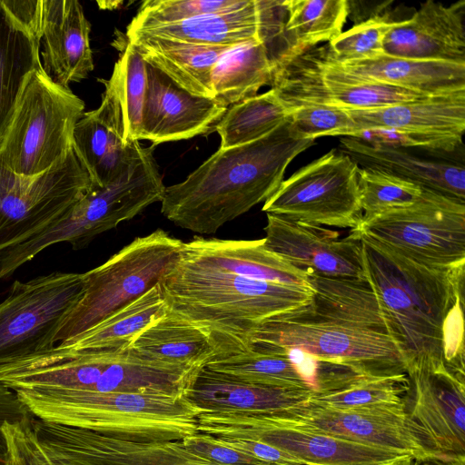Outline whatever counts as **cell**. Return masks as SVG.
I'll use <instances>...</instances> for the list:
<instances>
[{
    "mask_svg": "<svg viewBox=\"0 0 465 465\" xmlns=\"http://www.w3.org/2000/svg\"><path fill=\"white\" fill-rule=\"evenodd\" d=\"M350 233L360 242L364 276L406 369L430 361L464 372V266H426Z\"/></svg>",
    "mask_w": 465,
    "mask_h": 465,
    "instance_id": "obj_1",
    "label": "cell"
},
{
    "mask_svg": "<svg viewBox=\"0 0 465 465\" xmlns=\"http://www.w3.org/2000/svg\"><path fill=\"white\" fill-rule=\"evenodd\" d=\"M309 303L252 330L245 347L296 348L348 365L370 378L406 373L377 299L366 280L308 273Z\"/></svg>",
    "mask_w": 465,
    "mask_h": 465,
    "instance_id": "obj_2",
    "label": "cell"
},
{
    "mask_svg": "<svg viewBox=\"0 0 465 465\" xmlns=\"http://www.w3.org/2000/svg\"><path fill=\"white\" fill-rule=\"evenodd\" d=\"M288 120L254 142L219 148L185 180L166 186L162 214L183 229L210 234L265 202L289 163L314 144L293 139Z\"/></svg>",
    "mask_w": 465,
    "mask_h": 465,
    "instance_id": "obj_3",
    "label": "cell"
},
{
    "mask_svg": "<svg viewBox=\"0 0 465 465\" xmlns=\"http://www.w3.org/2000/svg\"><path fill=\"white\" fill-rule=\"evenodd\" d=\"M158 285L170 310L210 333L214 359L245 351V337L252 330L309 303L312 297L311 286L249 279L180 258Z\"/></svg>",
    "mask_w": 465,
    "mask_h": 465,
    "instance_id": "obj_4",
    "label": "cell"
},
{
    "mask_svg": "<svg viewBox=\"0 0 465 465\" xmlns=\"http://www.w3.org/2000/svg\"><path fill=\"white\" fill-rule=\"evenodd\" d=\"M15 391L36 417L114 438L174 441L198 432L199 411L185 397L59 389Z\"/></svg>",
    "mask_w": 465,
    "mask_h": 465,
    "instance_id": "obj_5",
    "label": "cell"
},
{
    "mask_svg": "<svg viewBox=\"0 0 465 465\" xmlns=\"http://www.w3.org/2000/svg\"><path fill=\"white\" fill-rule=\"evenodd\" d=\"M153 153V147H143L139 141L127 144L115 175L106 184H93L56 222L0 252V280L11 277L55 243L65 242L74 250L83 249L97 235L133 219L149 205L161 203L166 186Z\"/></svg>",
    "mask_w": 465,
    "mask_h": 465,
    "instance_id": "obj_6",
    "label": "cell"
},
{
    "mask_svg": "<svg viewBox=\"0 0 465 465\" xmlns=\"http://www.w3.org/2000/svg\"><path fill=\"white\" fill-rule=\"evenodd\" d=\"M183 242L157 229L132 241L83 273V293L57 329L54 343L70 340L158 285L178 262Z\"/></svg>",
    "mask_w": 465,
    "mask_h": 465,
    "instance_id": "obj_7",
    "label": "cell"
},
{
    "mask_svg": "<svg viewBox=\"0 0 465 465\" xmlns=\"http://www.w3.org/2000/svg\"><path fill=\"white\" fill-rule=\"evenodd\" d=\"M84 103L43 67L29 76L0 143V162L25 176L44 173L73 145Z\"/></svg>",
    "mask_w": 465,
    "mask_h": 465,
    "instance_id": "obj_8",
    "label": "cell"
},
{
    "mask_svg": "<svg viewBox=\"0 0 465 465\" xmlns=\"http://www.w3.org/2000/svg\"><path fill=\"white\" fill-rule=\"evenodd\" d=\"M420 264L465 265V202L423 189L412 204L361 220L351 230Z\"/></svg>",
    "mask_w": 465,
    "mask_h": 465,
    "instance_id": "obj_9",
    "label": "cell"
},
{
    "mask_svg": "<svg viewBox=\"0 0 465 465\" xmlns=\"http://www.w3.org/2000/svg\"><path fill=\"white\" fill-rule=\"evenodd\" d=\"M270 86L289 110L306 104L364 110L430 97L345 72L327 44L273 58Z\"/></svg>",
    "mask_w": 465,
    "mask_h": 465,
    "instance_id": "obj_10",
    "label": "cell"
},
{
    "mask_svg": "<svg viewBox=\"0 0 465 465\" xmlns=\"http://www.w3.org/2000/svg\"><path fill=\"white\" fill-rule=\"evenodd\" d=\"M93 184L73 145L35 176L15 173L0 162V252L56 222Z\"/></svg>",
    "mask_w": 465,
    "mask_h": 465,
    "instance_id": "obj_11",
    "label": "cell"
},
{
    "mask_svg": "<svg viewBox=\"0 0 465 465\" xmlns=\"http://www.w3.org/2000/svg\"><path fill=\"white\" fill-rule=\"evenodd\" d=\"M358 164L332 149L283 180L262 211L315 226L356 229L362 218Z\"/></svg>",
    "mask_w": 465,
    "mask_h": 465,
    "instance_id": "obj_12",
    "label": "cell"
},
{
    "mask_svg": "<svg viewBox=\"0 0 465 465\" xmlns=\"http://www.w3.org/2000/svg\"><path fill=\"white\" fill-rule=\"evenodd\" d=\"M83 289V273L77 272L15 281L0 303V365L54 347V334Z\"/></svg>",
    "mask_w": 465,
    "mask_h": 465,
    "instance_id": "obj_13",
    "label": "cell"
},
{
    "mask_svg": "<svg viewBox=\"0 0 465 465\" xmlns=\"http://www.w3.org/2000/svg\"><path fill=\"white\" fill-rule=\"evenodd\" d=\"M197 430L214 437L258 440L284 450L303 465H411L414 459L408 452L281 425L264 415L200 413Z\"/></svg>",
    "mask_w": 465,
    "mask_h": 465,
    "instance_id": "obj_14",
    "label": "cell"
},
{
    "mask_svg": "<svg viewBox=\"0 0 465 465\" xmlns=\"http://www.w3.org/2000/svg\"><path fill=\"white\" fill-rule=\"evenodd\" d=\"M404 411L431 454L465 458V372L424 361L406 369Z\"/></svg>",
    "mask_w": 465,
    "mask_h": 465,
    "instance_id": "obj_15",
    "label": "cell"
},
{
    "mask_svg": "<svg viewBox=\"0 0 465 465\" xmlns=\"http://www.w3.org/2000/svg\"><path fill=\"white\" fill-rule=\"evenodd\" d=\"M347 110L356 123L352 137L379 132L394 138L391 145L444 153L462 145L465 90L380 108Z\"/></svg>",
    "mask_w": 465,
    "mask_h": 465,
    "instance_id": "obj_16",
    "label": "cell"
},
{
    "mask_svg": "<svg viewBox=\"0 0 465 465\" xmlns=\"http://www.w3.org/2000/svg\"><path fill=\"white\" fill-rule=\"evenodd\" d=\"M265 416L281 425L408 452L414 458L436 455L423 446L408 420L404 405L335 409L309 401Z\"/></svg>",
    "mask_w": 465,
    "mask_h": 465,
    "instance_id": "obj_17",
    "label": "cell"
},
{
    "mask_svg": "<svg viewBox=\"0 0 465 465\" xmlns=\"http://www.w3.org/2000/svg\"><path fill=\"white\" fill-rule=\"evenodd\" d=\"M264 247L307 273L327 278L366 280L361 244L339 232L267 213Z\"/></svg>",
    "mask_w": 465,
    "mask_h": 465,
    "instance_id": "obj_18",
    "label": "cell"
},
{
    "mask_svg": "<svg viewBox=\"0 0 465 465\" xmlns=\"http://www.w3.org/2000/svg\"><path fill=\"white\" fill-rule=\"evenodd\" d=\"M147 90L140 140L153 145L207 134L227 107L212 98L190 94L146 63Z\"/></svg>",
    "mask_w": 465,
    "mask_h": 465,
    "instance_id": "obj_19",
    "label": "cell"
},
{
    "mask_svg": "<svg viewBox=\"0 0 465 465\" xmlns=\"http://www.w3.org/2000/svg\"><path fill=\"white\" fill-rule=\"evenodd\" d=\"M465 1L429 0L408 19L396 21L383 42L389 56L465 64Z\"/></svg>",
    "mask_w": 465,
    "mask_h": 465,
    "instance_id": "obj_20",
    "label": "cell"
},
{
    "mask_svg": "<svg viewBox=\"0 0 465 465\" xmlns=\"http://www.w3.org/2000/svg\"><path fill=\"white\" fill-rule=\"evenodd\" d=\"M91 24L77 0H43L42 67L58 84L69 87L94 70Z\"/></svg>",
    "mask_w": 465,
    "mask_h": 465,
    "instance_id": "obj_21",
    "label": "cell"
},
{
    "mask_svg": "<svg viewBox=\"0 0 465 465\" xmlns=\"http://www.w3.org/2000/svg\"><path fill=\"white\" fill-rule=\"evenodd\" d=\"M313 395L302 389L245 382L203 367L185 398L199 413L268 415L306 403Z\"/></svg>",
    "mask_w": 465,
    "mask_h": 465,
    "instance_id": "obj_22",
    "label": "cell"
},
{
    "mask_svg": "<svg viewBox=\"0 0 465 465\" xmlns=\"http://www.w3.org/2000/svg\"><path fill=\"white\" fill-rule=\"evenodd\" d=\"M263 242L194 237L183 242L180 261L258 281L310 286L306 272L268 251Z\"/></svg>",
    "mask_w": 465,
    "mask_h": 465,
    "instance_id": "obj_23",
    "label": "cell"
},
{
    "mask_svg": "<svg viewBox=\"0 0 465 465\" xmlns=\"http://www.w3.org/2000/svg\"><path fill=\"white\" fill-rule=\"evenodd\" d=\"M340 152L349 155L361 168L381 171L423 189L465 202L463 163L424 158L405 147L351 136L340 140Z\"/></svg>",
    "mask_w": 465,
    "mask_h": 465,
    "instance_id": "obj_24",
    "label": "cell"
},
{
    "mask_svg": "<svg viewBox=\"0 0 465 465\" xmlns=\"http://www.w3.org/2000/svg\"><path fill=\"white\" fill-rule=\"evenodd\" d=\"M12 465H104L91 454L86 429L29 412L3 427Z\"/></svg>",
    "mask_w": 465,
    "mask_h": 465,
    "instance_id": "obj_25",
    "label": "cell"
},
{
    "mask_svg": "<svg viewBox=\"0 0 465 465\" xmlns=\"http://www.w3.org/2000/svg\"><path fill=\"white\" fill-rule=\"evenodd\" d=\"M127 350L142 360L184 369H201L216 356L210 333L169 308Z\"/></svg>",
    "mask_w": 465,
    "mask_h": 465,
    "instance_id": "obj_26",
    "label": "cell"
},
{
    "mask_svg": "<svg viewBox=\"0 0 465 465\" xmlns=\"http://www.w3.org/2000/svg\"><path fill=\"white\" fill-rule=\"evenodd\" d=\"M105 90L98 108L84 113L74 131L73 146L95 185L106 184L116 173L125 152L123 121L115 91Z\"/></svg>",
    "mask_w": 465,
    "mask_h": 465,
    "instance_id": "obj_27",
    "label": "cell"
},
{
    "mask_svg": "<svg viewBox=\"0 0 465 465\" xmlns=\"http://www.w3.org/2000/svg\"><path fill=\"white\" fill-rule=\"evenodd\" d=\"M335 62L352 75L429 96L465 90V64L461 63L416 60L384 54L369 59Z\"/></svg>",
    "mask_w": 465,
    "mask_h": 465,
    "instance_id": "obj_28",
    "label": "cell"
},
{
    "mask_svg": "<svg viewBox=\"0 0 465 465\" xmlns=\"http://www.w3.org/2000/svg\"><path fill=\"white\" fill-rule=\"evenodd\" d=\"M143 60L192 94L212 98V72L232 45H205L140 35H126Z\"/></svg>",
    "mask_w": 465,
    "mask_h": 465,
    "instance_id": "obj_29",
    "label": "cell"
},
{
    "mask_svg": "<svg viewBox=\"0 0 465 465\" xmlns=\"http://www.w3.org/2000/svg\"><path fill=\"white\" fill-rule=\"evenodd\" d=\"M40 45L0 0V143L29 76L42 66Z\"/></svg>",
    "mask_w": 465,
    "mask_h": 465,
    "instance_id": "obj_30",
    "label": "cell"
},
{
    "mask_svg": "<svg viewBox=\"0 0 465 465\" xmlns=\"http://www.w3.org/2000/svg\"><path fill=\"white\" fill-rule=\"evenodd\" d=\"M272 62L266 43L252 39L231 46L214 65L211 84L213 99L224 107L254 96L270 85Z\"/></svg>",
    "mask_w": 465,
    "mask_h": 465,
    "instance_id": "obj_31",
    "label": "cell"
},
{
    "mask_svg": "<svg viewBox=\"0 0 465 465\" xmlns=\"http://www.w3.org/2000/svg\"><path fill=\"white\" fill-rule=\"evenodd\" d=\"M167 309L159 285H156L95 326L60 342L58 346L84 351H124L129 347L136 335L163 316Z\"/></svg>",
    "mask_w": 465,
    "mask_h": 465,
    "instance_id": "obj_32",
    "label": "cell"
},
{
    "mask_svg": "<svg viewBox=\"0 0 465 465\" xmlns=\"http://www.w3.org/2000/svg\"><path fill=\"white\" fill-rule=\"evenodd\" d=\"M282 35L275 58L329 43L339 35L348 17L347 0H286Z\"/></svg>",
    "mask_w": 465,
    "mask_h": 465,
    "instance_id": "obj_33",
    "label": "cell"
},
{
    "mask_svg": "<svg viewBox=\"0 0 465 465\" xmlns=\"http://www.w3.org/2000/svg\"><path fill=\"white\" fill-rule=\"evenodd\" d=\"M290 117V110L272 89L242 100L227 108L215 125L220 149L254 142L277 128Z\"/></svg>",
    "mask_w": 465,
    "mask_h": 465,
    "instance_id": "obj_34",
    "label": "cell"
},
{
    "mask_svg": "<svg viewBox=\"0 0 465 465\" xmlns=\"http://www.w3.org/2000/svg\"><path fill=\"white\" fill-rule=\"evenodd\" d=\"M204 367L245 382L310 391L297 367L279 352L247 349L216 358Z\"/></svg>",
    "mask_w": 465,
    "mask_h": 465,
    "instance_id": "obj_35",
    "label": "cell"
},
{
    "mask_svg": "<svg viewBox=\"0 0 465 465\" xmlns=\"http://www.w3.org/2000/svg\"><path fill=\"white\" fill-rule=\"evenodd\" d=\"M120 105L124 146L140 141L147 90L146 62L134 46L126 41L108 79Z\"/></svg>",
    "mask_w": 465,
    "mask_h": 465,
    "instance_id": "obj_36",
    "label": "cell"
},
{
    "mask_svg": "<svg viewBox=\"0 0 465 465\" xmlns=\"http://www.w3.org/2000/svg\"><path fill=\"white\" fill-rule=\"evenodd\" d=\"M408 390L407 374L368 378L342 390L313 395L310 401L335 409L404 405Z\"/></svg>",
    "mask_w": 465,
    "mask_h": 465,
    "instance_id": "obj_37",
    "label": "cell"
},
{
    "mask_svg": "<svg viewBox=\"0 0 465 465\" xmlns=\"http://www.w3.org/2000/svg\"><path fill=\"white\" fill-rule=\"evenodd\" d=\"M361 220L384 212L409 206L421 195L423 188L381 171L358 170Z\"/></svg>",
    "mask_w": 465,
    "mask_h": 465,
    "instance_id": "obj_38",
    "label": "cell"
},
{
    "mask_svg": "<svg viewBox=\"0 0 465 465\" xmlns=\"http://www.w3.org/2000/svg\"><path fill=\"white\" fill-rule=\"evenodd\" d=\"M251 0H146L127 29L171 24L199 15L240 10Z\"/></svg>",
    "mask_w": 465,
    "mask_h": 465,
    "instance_id": "obj_39",
    "label": "cell"
},
{
    "mask_svg": "<svg viewBox=\"0 0 465 465\" xmlns=\"http://www.w3.org/2000/svg\"><path fill=\"white\" fill-rule=\"evenodd\" d=\"M289 132L295 140H315L320 136H354L356 123L347 109L325 104L292 108Z\"/></svg>",
    "mask_w": 465,
    "mask_h": 465,
    "instance_id": "obj_40",
    "label": "cell"
},
{
    "mask_svg": "<svg viewBox=\"0 0 465 465\" xmlns=\"http://www.w3.org/2000/svg\"><path fill=\"white\" fill-rule=\"evenodd\" d=\"M396 20L382 15L354 25L328 44V50L338 62L373 58L383 54L384 38Z\"/></svg>",
    "mask_w": 465,
    "mask_h": 465,
    "instance_id": "obj_41",
    "label": "cell"
},
{
    "mask_svg": "<svg viewBox=\"0 0 465 465\" xmlns=\"http://www.w3.org/2000/svg\"><path fill=\"white\" fill-rule=\"evenodd\" d=\"M180 441L192 455L214 465H269L206 433L198 431Z\"/></svg>",
    "mask_w": 465,
    "mask_h": 465,
    "instance_id": "obj_42",
    "label": "cell"
},
{
    "mask_svg": "<svg viewBox=\"0 0 465 465\" xmlns=\"http://www.w3.org/2000/svg\"><path fill=\"white\" fill-rule=\"evenodd\" d=\"M227 445L247 452L269 465H303L291 454L263 441L241 437H216Z\"/></svg>",
    "mask_w": 465,
    "mask_h": 465,
    "instance_id": "obj_43",
    "label": "cell"
},
{
    "mask_svg": "<svg viewBox=\"0 0 465 465\" xmlns=\"http://www.w3.org/2000/svg\"><path fill=\"white\" fill-rule=\"evenodd\" d=\"M16 392L0 382V465H12L3 427L29 413Z\"/></svg>",
    "mask_w": 465,
    "mask_h": 465,
    "instance_id": "obj_44",
    "label": "cell"
},
{
    "mask_svg": "<svg viewBox=\"0 0 465 465\" xmlns=\"http://www.w3.org/2000/svg\"><path fill=\"white\" fill-rule=\"evenodd\" d=\"M11 15L41 42L43 0H1Z\"/></svg>",
    "mask_w": 465,
    "mask_h": 465,
    "instance_id": "obj_45",
    "label": "cell"
},
{
    "mask_svg": "<svg viewBox=\"0 0 465 465\" xmlns=\"http://www.w3.org/2000/svg\"><path fill=\"white\" fill-rule=\"evenodd\" d=\"M411 465H465V458L428 455L414 458Z\"/></svg>",
    "mask_w": 465,
    "mask_h": 465,
    "instance_id": "obj_46",
    "label": "cell"
},
{
    "mask_svg": "<svg viewBox=\"0 0 465 465\" xmlns=\"http://www.w3.org/2000/svg\"><path fill=\"white\" fill-rule=\"evenodd\" d=\"M183 465H214V464L209 463L207 461L197 460V461H193V462L183 464Z\"/></svg>",
    "mask_w": 465,
    "mask_h": 465,
    "instance_id": "obj_47",
    "label": "cell"
}]
</instances>
